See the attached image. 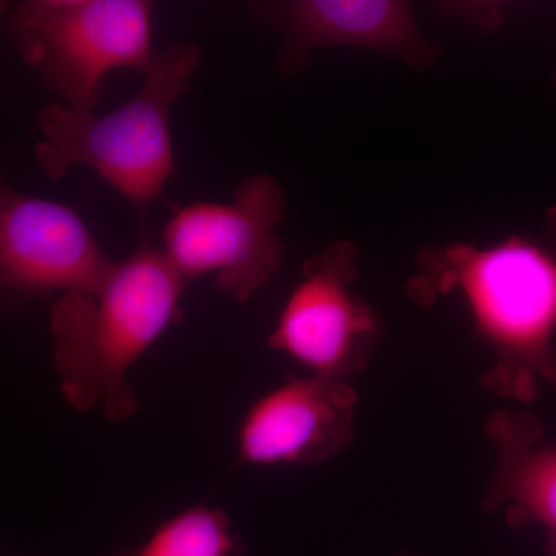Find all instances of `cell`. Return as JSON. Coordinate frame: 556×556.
Listing matches in <instances>:
<instances>
[{"mask_svg":"<svg viewBox=\"0 0 556 556\" xmlns=\"http://www.w3.org/2000/svg\"><path fill=\"white\" fill-rule=\"evenodd\" d=\"M543 244L556 257V206L548 208L543 230Z\"/></svg>","mask_w":556,"mask_h":556,"instance_id":"obj_12","label":"cell"},{"mask_svg":"<svg viewBox=\"0 0 556 556\" xmlns=\"http://www.w3.org/2000/svg\"><path fill=\"white\" fill-rule=\"evenodd\" d=\"M243 552L222 508L193 506L166 519L137 547L115 556H239Z\"/></svg>","mask_w":556,"mask_h":556,"instance_id":"obj_11","label":"cell"},{"mask_svg":"<svg viewBox=\"0 0 556 556\" xmlns=\"http://www.w3.org/2000/svg\"><path fill=\"white\" fill-rule=\"evenodd\" d=\"M407 294L419 306L445 295L466 303L492 364L481 383L497 397L532 402L556 386V257L508 237L489 247L453 243L419 252Z\"/></svg>","mask_w":556,"mask_h":556,"instance_id":"obj_1","label":"cell"},{"mask_svg":"<svg viewBox=\"0 0 556 556\" xmlns=\"http://www.w3.org/2000/svg\"><path fill=\"white\" fill-rule=\"evenodd\" d=\"M484 431L495 450L484 510L503 511L515 527H536L547 555L556 556V438L521 409H497Z\"/></svg>","mask_w":556,"mask_h":556,"instance_id":"obj_10","label":"cell"},{"mask_svg":"<svg viewBox=\"0 0 556 556\" xmlns=\"http://www.w3.org/2000/svg\"><path fill=\"white\" fill-rule=\"evenodd\" d=\"M357 393L346 380L289 379L249 407L237 433L249 466H314L353 442Z\"/></svg>","mask_w":556,"mask_h":556,"instance_id":"obj_9","label":"cell"},{"mask_svg":"<svg viewBox=\"0 0 556 556\" xmlns=\"http://www.w3.org/2000/svg\"><path fill=\"white\" fill-rule=\"evenodd\" d=\"M285 208L280 182L257 174L240 182L230 203L174 206L161 249L188 283L214 274L223 294L244 303L280 269L285 247L277 228Z\"/></svg>","mask_w":556,"mask_h":556,"instance_id":"obj_5","label":"cell"},{"mask_svg":"<svg viewBox=\"0 0 556 556\" xmlns=\"http://www.w3.org/2000/svg\"><path fill=\"white\" fill-rule=\"evenodd\" d=\"M555 86H556V75H555Z\"/></svg>","mask_w":556,"mask_h":556,"instance_id":"obj_14","label":"cell"},{"mask_svg":"<svg viewBox=\"0 0 556 556\" xmlns=\"http://www.w3.org/2000/svg\"><path fill=\"white\" fill-rule=\"evenodd\" d=\"M188 285L163 249L141 241L100 288L54 300L53 367L76 412L101 409L112 422L135 415L130 368L181 318L179 302Z\"/></svg>","mask_w":556,"mask_h":556,"instance_id":"obj_2","label":"cell"},{"mask_svg":"<svg viewBox=\"0 0 556 556\" xmlns=\"http://www.w3.org/2000/svg\"><path fill=\"white\" fill-rule=\"evenodd\" d=\"M153 5L144 0H24L3 27L21 60L68 108L94 110L113 70L148 72Z\"/></svg>","mask_w":556,"mask_h":556,"instance_id":"obj_4","label":"cell"},{"mask_svg":"<svg viewBox=\"0 0 556 556\" xmlns=\"http://www.w3.org/2000/svg\"><path fill=\"white\" fill-rule=\"evenodd\" d=\"M10 2H5V0H0V21H2L3 16H5L7 10L10 9Z\"/></svg>","mask_w":556,"mask_h":556,"instance_id":"obj_13","label":"cell"},{"mask_svg":"<svg viewBox=\"0 0 556 556\" xmlns=\"http://www.w3.org/2000/svg\"><path fill=\"white\" fill-rule=\"evenodd\" d=\"M357 273L353 241H331L311 255L278 314L269 346L321 378L350 382L367 369L383 325L356 291Z\"/></svg>","mask_w":556,"mask_h":556,"instance_id":"obj_6","label":"cell"},{"mask_svg":"<svg viewBox=\"0 0 556 556\" xmlns=\"http://www.w3.org/2000/svg\"><path fill=\"white\" fill-rule=\"evenodd\" d=\"M200 61L197 43H172L155 54L138 93L105 115L61 102L43 105L36 116L42 138L35 148L43 177L54 181L89 167L144 214L174 175L170 112Z\"/></svg>","mask_w":556,"mask_h":556,"instance_id":"obj_3","label":"cell"},{"mask_svg":"<svg viewBox=\"0 0 556 556\" xmlns=\"http://www.w3.org/2000/svg\"><path fill=\"white\" fill-rule=\"evenodd\" d=\"M249 13L283 36L274 67L294 78L318 50L372 51L409 68L437 64L441 47L417 27L412 7L399 0H283L252 2Z\"/></svg>","mask_w":556,"mask_h":556,"instance_id":"obj_8","label":"cell"},{"mask_svg":"<svg viewBox=\"0 0 556 556\" xmlns=\"http://www.w3.org/2000/svg\"><path fill=\"white\" fill-rule=\"evenodd\" d=\"M115 265L75 208L14 188L0 161V317L100 288Z\"/></svg>","mask_w":556,"mask_h":556,"instance_id":"obj_7","label":"cell"}]
</instances>
